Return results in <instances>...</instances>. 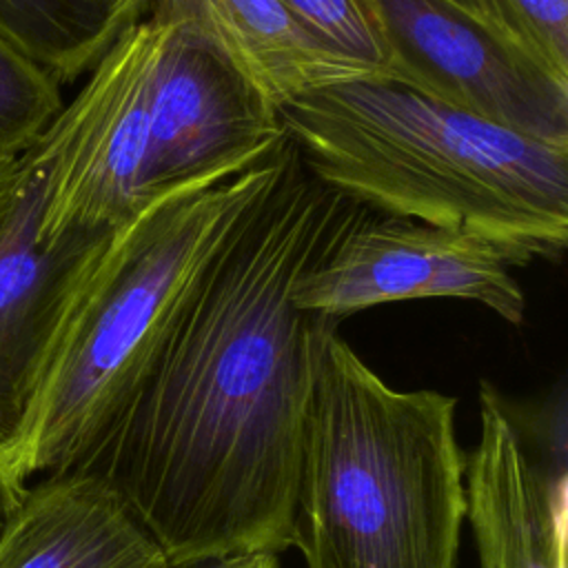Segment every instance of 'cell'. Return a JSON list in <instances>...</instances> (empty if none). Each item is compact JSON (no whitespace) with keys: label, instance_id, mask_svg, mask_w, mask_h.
I'll return each mask as SVG.
<instances>
[{"label":"cell","instance_id":"obj_17","mask_svg":"<svg viewBox=\"0 0 568 568\" xmlns=\"http://www.w3.org/2000/svg\"><path fill=\"white\" fill-rule=\"evenodd\" d=\"M27 493V481L20 477L11 453L0 448V541L16 519Z\"/></svg>","mask_w":568,"mask_h":568},{"label":"cell","instance_id":"obj_18","mask_svg":"<svg viewBox=\"0 0 568 568\" xmlns=\"http://www.w3.org/2000/svg\"><path fill=\"white\" fill-rule=\"evenodd\" d=\"M166 568H282L275 552H229V555H211L186 559L178 564H169Z\"/></svg>","mask_w":568,"mask_h":568},{"label":"cell","instance_id":"obj_4","mask_svg":"<svg viewBox=\"0 0 568 568\" xmlns=\"http://www.w3.org/2000/svg\"><path fill=\"white\" fill-rule=\"evenodd\" d=\"M295 548L306 568H457L466 455L457 397L388 386L311 315Z\"/></svg>","mask_w":568,"mask_h":568},{"label":"cell","instance_id":"obj_8","mask_svg":"<svg viewBox=\"0 0 568 568\" xmlns=\"http://www.w3.org/2000/svg\"><path fill=\"white\" fill-rule=\"evenodd\" d=\"M455 297L519 326L526 297L510 264L486 240L415 220L357 213L295 280L300 313L342 320L371 306Z\"/></svg>","mask_w":568,"mask_h":568},{"label":"cell","instance_id":"obj_14","mask_svg":"<svg viewBox=\"0 0 568 568\" xmlns=\"http://www.w3.org/2000/svg\"><path fill=\"white\" fill-rule=\"evenodd\" d=\"M60 82L0 38V162L24 155L64 109Z\"/></svg>","mask_w":568,"mask_h":568},{"label":"cell","instance_id":"obj_5","mask_svg":"<svg viewBox=\"0 0 568 568\" xmlns=\"http://www.w3.org/2000/svg\"><path fill=\"white\" fill-rule=\"evenodd\" d=\"M164 18L153 7L93 67L38 140L44 155L40 233H106L146 200L151 95Z\"/></svg>","mask_w":568,"mask_h":568},{"label":"cell","instance_id":"obj_19","mask_svg":"<svg viewBox=\"0 0 568 568\" xmlns=\"http://www.w3.org/2000/svg\"><path fill=\"white\" fill-rule=\"evenodd\" d=\"M20 171H22V155L16 160H7L0 162V222L4 220L13 193L18 189V180H20Z\"/></svg>","mask_w":568,"mask_h":568},{"label":"cell","instance_id":"obj_9","mask_svg":"<svg viewBox=\"0 0 568 568\" xmlns=\"http://www.w3.org/2000/svg\"><path fill=\"white\" fill-rule=\"evenodd\" d=\"M481 430L466 455V519L479 568H566V390L519 404L488 382Z\"/></svg>","mask_w":568,"mask_h":568},{"label":"cell","instance_id":"obj_20","mask_svg":"<svg viewBox=\"0 0 568 568\" xmlns=\"http://www.w3.org/2000/svg\"><path fill=\"white\" fill-rule=\"evenodd\" d=\"M453 2L459 4L464 11H468L470 16L479 18L481 22L490 24V27L497 29L499 33H504V29H501V24H499V18H497V13H495L490 0H453ZM504 36H506V33H504ZM506 38H508V36H506Z\"/></svg>","mask_w":568,"mask_h":568},{"label":"cell","instance_id":"obj_6","mask_svg":"<svg viewBox=\"0 0 568 568\" xmlns=\"http://www.w3.org/2000/svg\"><path fill=\"white\" fill-rule=\"evenodd\" d=\"M164 18L151 95L144 191L222 182L286 135L275 106L184 0H153Z\"/></svg>","mask_w":568,"mask_h":568},{"label":"cell","instance_id":"obj_1","mask_svg":"<svg viewBox=\"0 0 568 568\" xmlns=\"http://www.w3.org/2000/svg\"><path fill=\"white\" fill-rule=\"evenodd\" d=\"M357 209L295 151L206 268L142 390L71 470L102 477L169 564L295 548L313 317L291 291Z\"/></svg>","mask_w":568,"mask_h":568},{"label":"cell","instance_id":"obj_15","mask_svg":"<svg viewBox=\"0 0 568 568\" xmlns=\"http://www.w3.org/2000/svg\"><path fill=\"white\" fill-rule=\"evenodd\" d=\"M284 9L328 49L346 60L384 73L386 47L364 0H280Z\"/></svg>","mask_w":568,"mask_h":568},{"label":"cell","instance_id":"obj_12","mask_svg":"<svg viewBox=\"0 0 568 568\" xmlns=\"http://www.w3.org/2000/svg\"><path fill=\"white\" fill-rule=\"evenodd\" d=\"M275 111L333 82L375 75L308 33L280 0H184Z\"/></svg>","mask_w":568,"mask_h":568},{"label":"cell","instance_id":"obj_3","mask_svg":"<svg viewBox=\"0 0 568 568\" xmlns=\"http://www.w3.org/2000/svg\"><path fill=\"white\" fill-rule=\"evenodd\" d=\"M293 153L284 138L233 178L155 191L106 233L78 280L13 457L24 481L71 473L102 444L155 371L206 268Z\"/></svg>","mask_w":568,"mask_h":568},{"label":"cell","instance_id":"obj_13","mask_svg":"<svg viewBox=\"0 0 568 568\" xmlns=\"http://www.w3.org/2000/svg\"><path fill=\"white\" fill-rule=\"evenodd\" d=\"M153 0H0V38L60 84L89 75Z\"/></svg>","mask_w":568,"mask_h":568},{"label":"cell","instance_id":"obj_10","mask_svg":"<svg viewBox=\"0 0 568 568\" xmlns=\"http://www.w3.org/2000/svg\"><path fill=\"white\" fill-rule=\"evenodd\" d=\"M44 173L36 142L22 155L18 189L0 222V448L11 457L31 424L78 280L109 233L49 244L40 233Z\"/></svg>","mask_w":568,"mask_h":568},{"label":"cell","instance_id":"obj_16","mask_svg":"<svg viewBox=\"0 0 568 568\" xmlns=\"http://www.w3.org/2000/svg\"><path fill=\"white\" fill-rule=\"evenodd\" d=\"M504 33L552 75L568 80V0H490Z\"/></svg>","mask_w":568,"mask_h":568},{"label":"cell","instance_id":"obj_7","mask_svg":"<svg viewBox=\"0 0 568 568\" xmlns=\"http://www.w3.org/2000/svg\"><path fill=\"white\" fill-rule=\"evenodd\" d=\"M382 75L521 135L568 146V80L453 0H364Z\"/></svg>","mask_w":568,"mask_h":568},{"label":"cell","instance_id":"obj_2","mask_svg":"<svg viewBox=\"0 0 568 568\" xmlns=\"http://www.w3.org/2000/svg\"><path fill=\"white\" fill-rule=\"evenodd\" d=\"M277 118L302 166L357 206L477 235L510 266L566 251L568 146L379 73L308 89Z\"/></svg>","mask_w":568,"mask_h":568},{"label":"cell","instance_id":"obj_11","mask_svg":"<svg viewBox=\"0 0 568 568\" xmlns=\"http://www.w3.org/2000/svg\"><path fill=\"white\" fill-rule=\"evenodd\" d=\"M166 566L155 539L93 473H55L27 486L0 541V568Z\"/></svg>","mask_w":568,"mask_h":568}]
</instances>
